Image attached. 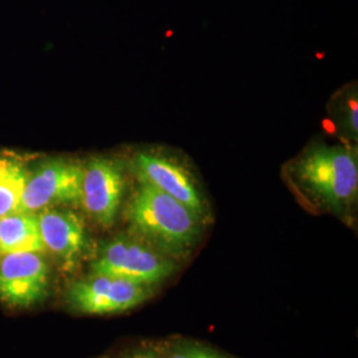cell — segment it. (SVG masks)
Returning a JSON list of instances; mask_svg holds the SVG:
<instances>
[{
  "instance_id": "obj_1",
  "label": "cell",
  "mask_w": 358,
  "mask_h": 358,
  "mask_svg": "<svg viewBox=\"0 0 358 358\" xmlns=\"http://www.w3.org/2000/svg\"><path fill=\"white\" fill-rule=\"evenodd\" d=\"M128 217L143 242L173 259L190 254L203 223L187 206L142 183L129 205Z\"/></svg>"
},
{
  "instance_id": "obj_2",
  "label": "cell",
  "mask_w": 358,
  "mask_h": 358,
  "mask_svg": "<svg viewBox=\"0 0 358 358\" xmlns=\"http://www.w3.org/2000/svg\"><path fill=\"white\" fill-rule=\"evenodd\" d=\"M292 177L321 205L343 213L357 198V154L345 146L315 145L294 161Z\"/></svg>"
},
{
  "instance_id": "obj_3",
  "label": "cell",
  "mask_w": 358,
  "mask_h": 358,
  "mask_svg": "<svg viewBox=\"0 0 358 358\" xmlns=\"http://www.w3.org/2000/svg\"><path fill=\"white\" fill-rule=\"evenodd\" d=\"M177 269L173 257L146 242L118 236L103 244L92 264V273L120 278L153 287L167 280Z\"/></svg>"
},
{
  "instance_id": "obj_4",
  "label": "cell",
  "mask_w": 358,
  "mask_h": 358,
  "mask_svg": "<svg viewBox=\"0 0 358 358\" xmlns=\"http://www.w3.org/2000/svg\"><path fill=\"white\" fill-rule=\"evenodd\" d=\"M152 294V287L92 273L73 282L66 299L71 308L78 313L103 316L128 312L141 306Z\"/></svg>"
},
{
  "instance_id": "obj_5",
  "label": "cell",
  "mask_w": 358,
  "mask_h": 358,
  "mask_svg": "<svg viewBox=\"0 0 358 358\" xmlns=\"http://www.w3.org/2000/svg\"><path fill=\"white\" fill-rule=\"evenodd\" d=\"M83 166L55 158L35 167L27 178L17 211L38 214L57 206L80 205Z\"/></svg>"
},
{
  "instance_id": "obj_6",
  "label": "cell",
  "mask_w": 358,
  "mask_h": 358,
  "mask_svg": "<svg viewBox=\"0 0 358 358\" xmlns=\"http://www.w3.org/2000/svg\"><path fill=\"white\" fill-rule=\"evenodd\" d=\"M50 268L38 252H15L0 259V300L11 307H31L45 297Z\"/></svg>"
},
{
  "instance_id": "obj_7",
  "label": "cell",
  "mask_w": 358,
  "mask_h": 358,
  "mask_svg": "<svg viewBox=\"0 0 358 358\" xmlns=\"http://www.w3.org/2000/svg\"><path fill=\"white\" fill-rule=\"evenodd\" d=\"M124 189L121 167L108 158H93L83 167L80 205L97 224L110 227L121 206Z\"/></svg>"
},
{
  "instance_id": "obj_8",
  "label": "cell",
  "mask_w": 358,
  "mask_h": 358,
  "mask_svg": "<svg viewBox=\"0 0 358 358\" xmlns=\"http://www.w3.org/2000/svg\"><path fill=\"white\" fill-rule=\"evenodd\" d=\"M133 167L142 185L173 196L205 219L207 208L202 194L190 173L174 159L162 154L140 153L136 155Z\"/></svg>"
},
{
  "instance_id": "obj_9",
  "label": "cell",
  "mask_w": 358,
  "mask_h": 358,
  "mask_svg": "<svg viewBox=\"0 0 358 358\" xmlns=\"http://www.w3.org/2000/svg\"><path fill=\"white\" fill-rule=\"evenodd\" d=\"M38 222L45 251L52 252L66 268L73 267L87 244L81 217L69 210L47 208L38 213Z\"/></svg>"
},
{
  "instance_id": "obj_10",
  "label": "cell",
  "mask_w": 358,
  "mask_h": 358,
  "mask_svg": "<svg viewBox=\"0 0 358 358\" xmlns=\"http://www.w3.org/2000/svg\"><path fill=\"white\" fill-rule=\"evenodd\" d=\"M38 214L15 211L0 217V256L15 252H44Z\"/></svg>"
},
{
  "instance_id": "obj_11",
  "label": "cell",
  "mask_w": 358,
  "mask_h": 358,
  "mask_svg": "<svg viewBox=\"0 0 358 358\" xmlns=\"http://www.w3.org/2000/svg\"><path fill=\"white\" fill-rule=\"evenodd\" d=\"M28 174L22 157L0 152V217L19 210Z\"/></svg>"
},
{
  "instance_id": "obj_12",
  "label": "cell",
  "mask_w": 358,
  "mask_h": 358,
  "mask_svg": "<svg viewBox=\"0 0 358 358\" xmlns=\"http://www.w3.org/2000/svg\"><path fill=\"white\" fill-rule=\"evenodd\" d=\"M357 92L350 90L343 96L340 105L337 108L338 124L343 127L344 131L350 137L357 140V115H358Z\"/></svg>"
},
{
  "instance_id": "obj_13",
  "label": "cell",
  "mask_w": 358,
  "mask_h": 358,
  "mask_svg": "<svg viewBox=\"0 0 358 358\" xmlns=\"http://www.w3.org/2000/svg\"><path fill=\"white\" fill-rule=\"evenodd\" d=\"M170 358H226L217 355L213 350H208L205 348H187L183 350H179L178 353L173 355Z\"/></svg>"
},
{
  "instance_id": "obj_14",
  "label": "cell",
  "mask_w": 358,
  "mask_h": 358,
  "mask_svg": "<svg viewBox=\"0 0 358 358\" xmlns=\"http://www.w3.org/2000/svg\"><path fill=\"white\" fill-rule=\"evenodd\" d=\"M125 358H159V356L152 349H142V350L140 349V350L130 353Z\"/></svg>"
}]
</instances>
